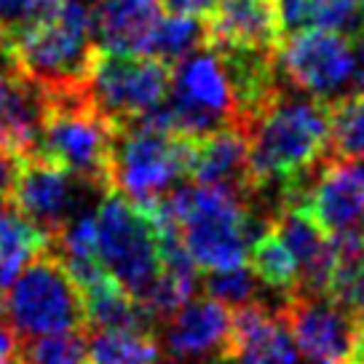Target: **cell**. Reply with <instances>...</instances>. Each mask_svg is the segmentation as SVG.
<instances>
[{
  "instance_id": "cell-6",
  "label": "cell",
  "mask_w": 364,
  "mask_h": 364,
  "mask_svg": "<svg viewBox=\"0 0 364 364\" xmlns=\"http://www.w3.org/2000/svg\"><path fill=\"white\" fill-rule=\"evenodd\" d=\"M161 110L171 134L191 139L241 124L223 62L212 46H201L171 65L169 94L161 102Z\"/></svg>"
},
{
  "instance_id": "cell-2",
  "label": "cell",
  "mask_w": 364,
  "mask_h": 364,
  "mask_svg": "<svg viewBox=\"0 0 364 364\" xmlns=\"http://www.w3.org/2000/svg\"><path fill=\"white\" fill-rule=\"evenodd\" d=\"M3 48L14 65L41 86L83 83L97 51L91 38V9L83 0H62L57 11L30 24Z\"/></svg>"
},
{
  "instance_id": "cell-33",
  "label": "cell",
  "mask_w": 364,
  "mask_h": 364,
  "mask_svg": "<svg viewBox=\"0 0 364 364\" xmlns=\"http://www.w3.org/2000/svg\"><path fill=\"white\" fill-rule=\"evenodd\" d=\"M359 161H362V164H359L356 169H359V174H362V180H364V159H359Z\"/></svg>"
},
{
  "instance_id": "cell-31",
  "label": "cell",
  "mask_w": 364,
  "mask_h": 364,
  "mask_svg": "<svg viewBox=\"0 0 364 364\" xmlns=\"http://www.w3.org/2000/svg\"><path fill=\"white\" fill-rule=\"evenodd\" d=\"M164 11L169 14H185V16H201L206 19L217 9L220 0H161Z\"/></svg>"
},
{
  "instance_id": "cell-4",
  "label": "cell",
  "mask_w": 364,
  "mask_h": 364,
  "mask_svg": "<svg viewBox=\"0 0 364 364\" xmlns=\"http://www.w3.org/2000/svg\"><path fill=\"white\" fill-rule=\"evenodd\" d=\"M14 330L24 338L86 332L83 297L51 250L35 255L0 295Z\"/></svg>"
},
{
  "instance_id": "cell-27",
  "label": "cell",
  "mask_w": 364,
  "mask_h": 364,
  "mask_svg": "<svg viewBox=\"0 0 364 364\" xmlns=\"http://www.w3.org/2000/svg\"><path fill=\"white\" fill-rule=\"evenodd\" d=\"M311 27L356 38L364 33V0H311Z\"/></svg>"
},
{
  "instance_id": "cell-10",
  "label": "cell",
  "mask_w": 364,
  "mask_h": 364,
  "mask_svg": "<svg viewBox=\"0 0 364 364\" xmlns=\"http://www.w3.org/2000/svg\"><path fill=\"white\" fill-rule=\"evenodd\" d=\"M306 364H346L362 321L327 295L292 292L279 311Z\"/></svg>"
},
{
  "instance_id": "cell-21",
  "label": "cell",
  "mask_w": 364,
  "mask_h": 364,
  "mask_svg": "<svg viewBox=\"0 0 364 364\" xmlns=\"http://www.w3.org/2000/svg\"><path fill=\"white\" fill-rule=\"evenodd\" d=\"M201 46H206V19L185 16V14H169V16H161L159 24L153 27L142 54L161 59L171 68L174 62L193 54Z\"/></svg>"
},
{
  "instance_id": "cell-20",
  "label": "cell",
  "mask_w": 364,
  "mask_h": 364,
  "mask_svg": "<svg viewBox=\"0 0 364 364\" xmlns=\"http://www.w3.org/2000/svg\"><path fill=\"white\" fill-rule=\"evenodd\" d=\"M89 364H159L161 346L156 335L134 330H86Z\"/></svg>"
},
{
  "instance_id": "cell-34",
  "label": "cell",
  "mask_w": 364,
  "mask_h": 364,
  "mask_svg": "<svg viewBox=\"0 0 364 364\" xmlns=\"http://www.w3.org/2000/svg\"><path fill=\"white\" fill-rule=\"evenodd\" d=\"M0 51H6V48H3V46H0Z\"/></svg>"
},
{
  "instance_id": "cell-22",
  "label": "cell",
  "mask_w": 364,
  "mask_h": 364,
  "mask_svg": "<svg viewBox=\"0 0 364 364\" xmlns=\"http://www.w3.org/2000/svg\"><path fill=\"white\" fill-rule=\"evenodd\" d=\"M247 265L255 271L262 287H268L279 295L287 297L297 289V262L284 241L279 239V233L273 230V225L255 239Z\"/></svg>"
},
{
  "instance_id": "cell-26",
  "label": "cell",
  "mask_w": 364,
  "mask_h": 364,
  "mask_svg": "<svg viewBox=\"0 0 364 364\" xmlns=\"http://www.w3.org/2000/svg\"><path fill=\"white\" fill-rule=\"evenodd\" d=\"M19 364H89L83 332L30 338V343L22 348Z\"/></svg>"
},
{
  "instance_id": "cell-14",
  "label": "cell",
  "mask_w": 364,
  "mask_h": 364,
  "mask_svg": "<svg viewBox=\"0 0 364 364\" xmlns=\"http://www.w3.org/2000/svg\"><path fill=\"white\" fill-rule=\"evenodd\" d=\"M212 48L223 62L225 78L239 107V121L244 126L284 89L282 86L284 78L276 62V48H260V46H212Z\"/></svg>"
},
{
  "instance_id": "cell-32",
  "label": "cell",
  "mask_w": 364,
  "mask_h": 364,
  "mask_svg": "<svg viewBox=\"0 0 364 364\" xmlns=\"http://www.w3.org/2000/svg\"><path fill=\"white\" fill-rule=\"evenodd\" d=\"M351 54H353L351 94H364V33L351 38Z\"/></svg>"
},
{
  "instance_id": "cell-1",
  "label": "cell",
  "mask_w": 364,
  "mask_h": 364,
  "mask_svg": "<svg viewBox=\"0 0 364 364\" xmlns=\"http://www.w3.org/2000/svg\"><path fill=\"white\" fill-rule=\"evenodd\" d=\"M113 139L115 126L94 107L83 83L43 86V118L33 156L110 191Z\"/></svg>"
},
{
  "instance_id": "cell-28",
  "label": "cell",
  "mask_w": 364,
  "mask_h": 364,
  "mask_svg": "<svg viewBox=\"0 0 364 364\" xmlns=\"http://www.w3.org/2000/svg\"><path fill=\"white\" fill-rule=\"evenodd\" d=\"M282 38L311 27V0H271Z\"/></svg>"
},
{
  "instance_id": "cell-13",
  "label": "cell",
  "mask_w": 364,
  "mask_h": 364,
  "mask_svg": "<svg viewBox=\"0 0 364 364\" xmlns=\"http://www.w3.org/2000/svg\"><path fill=\"white\" fill-rule=\"evenodd\" d=\"M225 364H306L287 330L282 314L262 303L236 308L230 314V341Z\"/></svg>"
},
{
  "instance_id": "cell-25",
  "label": "cell",
  "mask_w": 364,
  "mask_h": 364,
  "mask_svg": "<svg viewBox=\"0 0 364 364\" xmlns=\"http://www.w3.org/2000/svg\"><path fill=\"white\" fill-rule=\"evenodd\" d=\"M260 279L255 276L250 265H236V268H225V271H206L204 292L209 297L220 300L228 308H241L257 303L260 297Z\"/></svg>"
},
{
  "instance_id": "cell-23",
  "label": "cell",
  "mask_w": 364,
  "mask_h": 364,
  "mask_svg": "<svg viewBox=\"0 0 364 364\" xmlns=\"http://www.w3.org/2000/svg\"><path fill=\"white\" fill-rule=\"evenodd\" d=\"M338 262L332 271L327 297L364 324V244L359 239H335Z\"/></svg>"
},
{
  "instance_id": "cell-24",
  "label": "cell",
  "mask_w": 364,
  "mask_h": 364,
  "mask_svg": "<svg viewBox=\"0 0 364 364\" xmlns=\"http://www.w3.org/2000/svg\"><path fill=\"white\" fill-rule=\"evenodd\" d=\"M330 148L335 159H364V94H351L330 105Z\"/></svg>"
},
{
  "instance_id": "cell-3",
  "label": "cell",
  "mask_w": 364,
  "mask_h": 364,
  "mask_svg": "<svg viewBox=\"0 0 364 364\" xmlns=\"http://www.w3.org/2000/svg\"><path fill=\"white\" fill-rule=\"evenodd\" d=\"M191 136L139 124L118 126L110 159V191L148 209L180 182L191 180Z\"/></svg>"
},
{
  "instance_id": "cell-11",
  "label": "cell",
  "mask_w": 364,
  "mask_h": 364,
  "mask_svg": "<svg viewBox=\"0 0 364 364\" xmlns=\"http://www.w3.org/2000/svg\"><path fill=\"white\" fill-rule=\"evenodd\" d=\"M300 206L332 239H359L364 230V180L356 164L343 159L324 161Z\"/></svg>"
},
{
  "instance_id": "cell-15",
  "label": "cell",
  "mask_w": 364,
  "mask_h": 364,
  "mask_svg": "<svg viewBox=\"0 0 364 364\" xmlns=\"http://www.w3.org/2000/svg\"><path fill=\"white\" fill-rule=\"evenodd\" d=\"M43 118V86L0 51V145L16 156H33Z\"/></svg>"
},
{
  "instance_id": "cell-30",
  "label": "cell",
  "mask_w": 364,
  "mask_h": 364,
  "mask_svg": "<svg viewBox=\"0 0 364 364\" xmlns=\"http://www.w3.org/2000/svg\"><path fill=\"white\" fill-rule=\"evenodd\" d=\"M19 164H22V156H16L14 150L0 145V206L11 201V188L16 180V171H19Z\"/></svg>"
},
{
  "instance_id": "cell-16",
  "label": "cell",
  "mask_w": 364,
  "mask_h": 364,
  "mask_svg": "<svg viewBox=\"0 0 364 364\" xmlns=\"http://www.w3.org/2000/svg\"><path fill=\"white\" fill-rule=\"evenodd\" d=\"M191 180L236 191L252 201L255 182L250 171V150H247L244 126L230 124L212 134L196 136L193 156H191Z\"/></svg>"
},
{
  "instance_id": "cell-19",
  "label": "cell",
  "mask_w": 364,
  "mask_h": 364,
  "mask_svg": "<svg viewBox=\"0 0 364 364\" xmlns=\"http://www.w3.org/2000/svg\"><path fill=\"white\" fill-rule=\"evenodd\" d=\"M80 297H83L86 330H134L150 335L156 332V324L150 321L145 308L139 306V300L121 289L110 276L80 289Z\"/></svg>"
},
{
  "instance_id": "cell-5",
  "label": "cell",
  "mask_w": 364,
  "mask_h": 364,
  "mask_svg": "<svg viewBox=\"0 0 364 364\" xmlns=\"http://www.w3.org/2000/svg\"><path fill=\"white\" fill-rule=\"evenodd\" d=\"M97 260L115 284L139 300L161 276L159 230L148 209L132 204L115 191L94 209Z\"/></svg>"
},
{
  "instance_id": "cell-18",
  "label": "cell",
  "mask_w": 364,
  "mask_h": 364,
  "mask_svg": "<svg viewBox=\"0 0 364 364\" xmlns=\"http://www.w3.org/2000/svg\"><path fill=\"white\" fill-rule=\"evenodd\" d=\"M206 43L279 48L282 33L271 0H220L206 16Z\"/></svg>"
},
{
  "instance_id": "cell-9",
  "label": "cell",
  "mask_w": 364,
  "mask_h": 364,
  "mask_svg": "<svg viewBox=\"0 0 364 364\" xmlns=\"http://www.w3.org/2000/svg\"><path fill=\"white\" fill-rule=\"evenodd\" d=\"M105 193L41 156H22L9 204L54 239L75 215L97 209Z\"/></svg>"
},
{
  "instance_id": "cell-12",
  "label": "cell",
  "mask_w": 364,
  "mask_h": 364,
  "mask_svg": "<svg viewBox=\"0 0 364 364\" xmlns=\"http://www.w3.org/2000/svg\"><path fill=\"white\" fill-rule=\"evenodd\" d=\"M230 341V311L215 297H191L164 321L159 346L169 359H225Z\"/></svg>"
},
{
  "instance_id": "cell-8",
  "label": "cell",
  "mask_w": 364,
  "mask_h": 364,
  "mask_svg": "<svg viewBox=\"0 0 364 364\" xmlns=\"http://www.w3.org/2000/svg\"><path fill=\"white\" fill-rule=\"evenodd\" d=\"M276 62L284 83L318 102L332 105L351 91L353 54L351 38L308 27L282 38Z\"/></svg>"
},
{
  "instance_id": "cell-29",
  "label": "cell",
  "mask_w": 364,
  "mask_h": 364,
  "mask_svg": "<svg viewBox=\"0 0 364 364\" xmlns=\"http://www.w3.org/2000/svg\"><path fill=\"white\" fill-rule=\"evenodd\" d=\"M22 356V343H19V332L14 330L9 321L3 303H0V364H19Z\"/></svg>"
},
{
  "instance_id": "cell-7",
  "label": "cell",
  "mask_w": 364,
  "mask_h": 364,
  "mask_svg": "<svg viewBox=\"0 0 364 364\" xmlns=\"http://www.w3.org/2000/svg\"><path fill=\"white\" fill-rule=\"evenodd\" d=\"M171 68L148 54L97 48L86 70V94L94 107L118 129L159 107L169 94Z\"/></svg>"
},
{
  "instance_id": "cell-17",
  "label": "cell",
  "mask_w": 364,
  "mask_h": 364,
  "mask_svg": "<svg viewBox=\"0 0 364 364\" xmlns=\"http://www.w3.org/2000/svg\"><path fill=\"white\" fill-rule=\"evenodd\" d=\"M164 16L161 0H94L91 38L102 51L142 54L153 27Z\"/></svg>"
}]
</instances>
